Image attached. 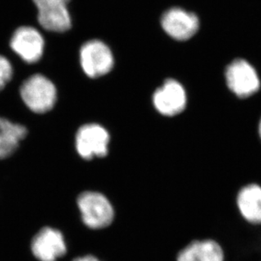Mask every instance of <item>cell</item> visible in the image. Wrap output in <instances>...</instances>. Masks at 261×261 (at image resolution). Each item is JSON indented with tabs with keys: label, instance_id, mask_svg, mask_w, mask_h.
<instances>
[{
	"label": "cell",
	"instance_id": "6da1fadb",
	"mask_svg": "<svg viewBox=\"0 0 261 261\" xmlns=\"http://www.w3.org/2000/svg\"><path fill=\"white\" fill-rule=\"evenodd\" d=\"M20 96L30 110L45 114L52 110L57 101V89L48 78L37 74L29 77L20 87Z\"/></svg>",
	"mask_w": 261,
	"mask_h": 261
},
{
	"label": "cell",
	"instance_id": "7a4b0ae2",
	"mask_svg": "<svg viewBox=\"0 0 261 261\" xmlns=\"http://www.w3.org/2000/svg\"><path fill=\"white\" fill-rule=\"evenodd\" d=\"M77 204L82 221L91 229H102L114 222V207L102 194L93 191L82 193L78 196Z\"/></svg>",
	"mask_w": 261,
	"mask_h": 261
},
{
	"label": "cell",
	"instance_id": "3957f363",
	"mask_svg": "<svg viewBox=\"0 0 261 261\" xmlns=\"http://www.w3.org/2000/svg\"><path fill=\"white\" fill-rule=\"evenodd\" d=\"M109 141L110 136L106 128L97 123H88L77 131L75 147L83 159L91 160L108 155Z\"/></svg>",
	"mask_w": 261,
	"mask_h": 261
},
{
	"label": "cell",
	"instance_id": "277c9868",
	"mask_svg": "<svg viewBox=\"0 0 261 261\" xmlns=\"http://www.w3.org/2000/svg\"><path fill=\"white\" fill-rule=\"evenodd\" d=\"M80 59L85 74L90 78H98L111 71L114 55L104 42L91 40L86 42L80 52Z\"/></svg>",
	"mask_w": 261,
	"mask_h": 261
},
{
	"label": "cell",
	"instance_id": "5b68a950",
	"mask_svg": "<svg viewBox=\"0 0 261 261\" xmlns=\"http://www.w3.org/2000/svg\"><path fill=\"white\" fill-rule=\"evenodd\" d=\"M71 0H32L38 11V22L49 32H64L71 28L68 5Z\"/></svg>",
	"mask_w": 261,
	"mask_h": 261
},
{
	"label": "cell",
	"instance_id": "8992f818",
	"mask_svg": "<svg viewBox=\"0 0 261 261\" xmlns=\"http://www.w3.org/2000/svg\"><path fill=\"white\" fill-rule=\"evenodd\" d=\"M227 87L235 95L244 98L257 92L260 87L259 76L251 64L244 59H237L227 67Z\"/></svg>",
	"mask_w": 261,
	"mask_h": 261
},
{
	"label": "cell",
	"instance_id": "52a82bcc",
	"mask_svg": "<svg viewBox=\"0 0 261 261\" xmlns=\"http://www.w3.org/2000/svg\"><path fill=\"white\" fill-rule=\"evenodd\" d=\"M43 37L32 27L18 28L10 40V47L24 61L34 64L39 61L44 52Z\"/></svg>",
	"mask_w": 261,
	"mask_h": 261
},
{
	"label": "cell",
	"instance_id": "ba28073f",
	"mask_svg": "<svg viewBox=\"0 0 261 261\" xmlns=\"http://www.w3.org/2000/svg\"><path fill=\"white\" fill-rule=\"evenodd\" d=\"M32 252L39 261H56L66 254L64 235L52 227H43L32 241Z\"/></svg>",
	"mask_w": 261,
	"mask_h": 261
},
{
	"label": "cell",
	"instance_id": "9c48e42d",
	"mask_svg": "<svg viewBox=\"0 0 261 261\" xmlns=\"http://www.w3.org/2000/svg\"><path fill=\"white\" fill-rule=\"evenodd\" d=\"M161 22L166 33L178 41L190 39L200 27L195 14L179 8H173L164 13Z\"/></svg>",
	"mask_w": 261,
	"mask_h": 261
},
{
	"label": "cell",
	"instance_id": "30bf717a",
	"mask_svg": "<svg viewBox=\"0 0 261 261\" xmlns=\"http://www.w3.org/2000/svg\"><path fill=\"white\" fill-rule=\"evenodd\" d=\"M186 92L182 85L174 80H168L153 95L155 109L165 116H174L185 109Z\"/></svg>",
	"mask_w": 261,
	"mask_h": 261
},
{
	"label": "cell",
	"instance_id": "8fae6325",
	"mask_svg": "<svg viewBox=\"0 0 261 261\" xmlns=\"http://www.w3.org/2000/svg\"><path fill=\"white\" fill-rule=\"evenodd\" d=\"M237 205L247 222L261 225V186L251 184L242 188L237 196Z\"/></svg>",
	"mask_w": 261,
	"mask_h": 261
},
{
	"label": "cell",
	"instance_id": "7c38bea8",
	"mask_svg": "<svg viewBox=\"0 0 261 261\" xmlns=\"http://www.w3.org/2000/svg\"><path fill=\"white\" fill-rule=\"evenodd\" d=\"M177 261H224V252L214 240H198L182 249Z\"/></svg>",
	"mask_w": 261,
	"mask_h": 261
},
{
	"label": "cell",
	"instance_id": "4fadbf2b",
	"mask_svg": "<svg viewBox=\"0 0 261 261\" xmlns=\"http://www.w3.org/2000/svg\"><path fill=\"white\" fill-rule=\"evenodd\" d=\"M28 135L25 126L0 117V159L12 155Z\"/></svg>",
	"mask_w": 261,
	"mask_h": 261
},
{
	"label": "cell",
	"instance_id": "5bb4252c",
	"mask_svg": "<svg viewBox=\"0 0 261 261\" xmlns=\"http://www.w3.org/2000/svg\"><path fill=\"white\" fill-rule=\"evenodd\" d=\"M12 76V64L6 58L0 55V91L10 82Z\"/></svg>",
	"mask_w": 261,
	"mask_h": 261
},
{
	"label": "cell",
	"instance_id": "9a60e30c",
	"mask_svg": "<svg viewBox=\"0 0 261 261\" xmlns=\"http://www.w3.org/2000/svg\"><path fill=\"white\" fill-rule=\"evenodd\" d=\"M73 261H101L99 260L96 257L93 256V255H86V256L79 257L74 259Z\"/></svg>",
	"mask_w": 261,
	"mask_h": 261
},
{
	"label": "cell",
	"instance_id": "2e32d148",
	"mask_svg": "<svg viewBox=\"0 0 261 261\" xmlns=\"http://www.w3.org/2000/svg\"><path fill=\"white\" fill-rule=\"evenodd\" d=\"M259 136H260V139H261V120H260V123H259Z\"/></svg>",
	"mask_w": 261,
	"mask_h": 261
}]
</instances>
